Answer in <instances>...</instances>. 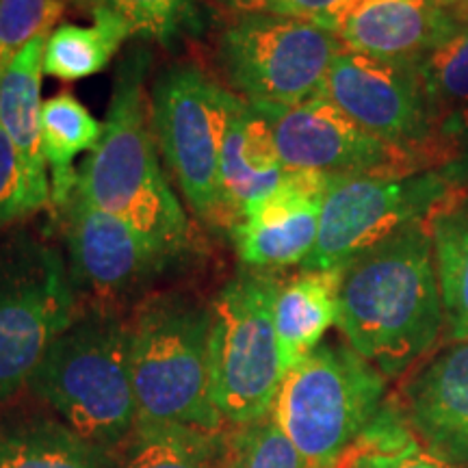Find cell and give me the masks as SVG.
Listing matches in <instances>:
<instances>
[{"label": "cell", "mask_w": 468, "mask_h": 468, "mask_svg": "<svg viewBox=\"0 0 468 468\" xmlns=\"http://www.w3.org/2000/svg\"><path fill=\"white\" fill-rule=\"evenodd\" d=\"M128 338L139 419L224 430L210 397V303L185 291L150 292L134 308Z\"/></svg>", "instance_id": "4"}, {"label": "cell", "mask_w": 468, "mask_h": 468, "mask_svg": "<svg viewBox=\"0 0 468 468\" xmlns=\"http://www.w3.org/2000/svg\"><path fill=\"white\" fill-rule=\"evenodd\" d=\"M444 310V338L468 341V193L462 191L430 219Z\"/></svg>", "instance_id": "22"}, {"label": "cell", "mask_w": 468, "mask_h": 468, "mask_svg": "<svg viewBox=\"0 0 468 468\" xmlns=\"http://www.w3.org/2000/svg\"><path fill=\"white\" fill-rule=\"evenodd\" d=\"M128 39L124 28L104 20H93V27H57L46 39L44 74L72 83L102 72Z\"/></svg>", "instance_id": "24"}, {"label": "cell", "mask_w": 468, "mask_h": 468, "mask_svg": "<svg viewBox=\"0 0 468 468\" xmlns=\"http://www.w3.org/2000/svg\"><path fill=\"white\" fill-rule=\"evenodd\" d=\"M27 388L80 436L122 449L139 420L128 324L113 306L76 310L28 378Z\"/></svg>", "instance_id": "3"}, {"label": "cell", "mask_w": 468, "mask_h": 468, "mask_svg": "<svg viewBox=\"0 0 468 468\" xmlns=\"http://www.w3.org/2000/svg\"><path fill=\"white\" fill-rule=\"evenodd\" d=\"M462 25L449 0H356L332 33L362 55L419 63Z\"/></svg>", "instance_id": "16"}, {"label": "cell", "mask_w": 468, "mask_h": 468, "mask_svg": "<svg viewBox=\"0 0 468 468\" xmlns=\"http://www.w3.org/2000/svg\"><path fill=\"white\" fill-rule=\"evenodd\" d=\"M330 174L289 172L271 196L254 204L230 230L243 267L276 271L303 265L314 250Z\"/></svg>", "instance_id": "14"}, {"label": "cell", "mask_w": 468, "mask_h": 468, "mask_svg": "<svg viewBox=\"0 0 468 468\" xmlns=\"http://www.w3.org/2000/svg\"><path fill=\"white\" fill-rule=\"evenodd\" d=\"M460 193L462 189L449 185L438 172L406 178L330 174L317 243L302 269H345L393 234L427 221Z\"/></svg>", "instance_id": "9"}, {"label": "cell", "mask_w": 468, "mask_h": 468, "mask_svg": "<svg viewBox=\"0 0 468 468\" xmlns=\"http://www.w3.org/2000/svg\"><path fill=\"white\" fill-rule=\"evenodd\" d=\"M289 169L280 161L273 126L267 111L234 93L219 159V186L224 228L271 196L284 183Z\"/></svg>", "instance_id": "17"}, {"label": "cell", "mask_w": 468, "mask_h": 468, "mask_svg": "<svg viewBox=\"0 0 468 468\" xmlns=\"http://www.w3.org/2000/svg\"><path fill=\"white\" fill-rule=\"evenodd\" d=\"M120 453V468H219L224 430L139 419Z\"/></svg>", "instance_id": "23"}, {"label": "cell", "mask_w": 468, "mask_h": 468, "mask_svg": "<svg viewBox=\"0 0 468 468\" xmlns=\"http://www.w3.org/2000/svg\"><path fill=\"white\" fill-rule=\"evenodd\" d=\"M234 93L193 63L156 76L150 90V124L161 159L185 202L207 224L224 226L219 159Z\"/></svg>", "instance_id": "8"}, {"label": "cell", "mask_w": 468, "mask_h": 468, "mask_svg": "<svg viewBox=\"0 0 468 468\" xmlns=\"http://www.w3.org/2000/svg\"><path fill=\"white\" fill-rule=\"evenodd\" d=\"M66 0H0V74L33 39L50 35Z\"/></svg>", "instance_id": "28"}, {"label": "cell", "mask_w": 468, "mask_h": 468, "mask_svg": "<svg viewBox=\"0 0 468 468\" xmlns=\"http://www.w3.org/2000/svg\"><path fill=\"white\" fill-rule=\"evenodd\" d=\"M397 401L427 452L468 466V341L447 345L417 367Z\"/></svg>", "instance_id": "15"}, {"label": "cell", "mask_w": 468, "mask_h": 468, "mask_svg": "<svg viewBox=\"0 0 468 468\" xmlns=\"http://www.w3.org/2000/svg\"><path fill=\"white\" fill-rule=\"evenodd\" d=\"M0 468H120V455L58 417L28 414L0 431Z\"/></svg>", "instance_id": "20"}, {"label": "cell", "mask_w": 468, "mask_h": 468, "mask_svg": "<svg viewBox=\"0 0 468 468\" xmlns=\"http://www.w3.org/2000/svg\"><path fill=\"white\" fill-rule=\"evenodd\" d=\"M273 126L280 161L289 172L406 178L427 172L420 152L368 134L321 96L297 107H262Z\"/></svg>", "instance_id": "11"}, {"label": "cell", "mask_w": 468, "mask_h": 468, "mask_svg": "<svg viewBox=\"0 0 468 468\" xmlns=\"http://www.w3.org/2000/svg\"><path fill=\"white\" fill-rule=\"evenodd\" d=\"M68 261L33 237L0 250V406L7 403L74 319Z\"/></svg>", "instance_id": "10"}, {"label": "cell", "mask_w": 468, "mask_h": 468, "mask_svg": "<svg viewBox=\"0 0 468 468\" xmlns=\"http://www.w3.org/2000/svg\"><path fill=\"white\" fill-rule=\"evenodd\" d=\"M213 3L239 17V16H250V14L267 11V5L271 3V0H213Z\"/></svg>", "instance_id": "33"}, {"label": "cell", "mask_w": 468, "mask_h": 468, "mask_svg": "<svg viewBox=\"0 0 468 468\" xmlns=\"http://www.w3.org/2000/svg\"><path fill=\"white\" fill-rule=\"evenodd\" d=\"M280 278L243 267L210 302V397L226 425L271 414L284 379L273 321Z\"/></svg>", "instance_id": "5"}, {"label": "cell", "mask_w": 468, "mask_h": 468, "mask_svg": "<svg viewBox=\"0 0 468 468\" xmlns=\"http://www.w3.org/2000/svg\"><path fill=\"white\" fill-rule=\"evenodd\" d=\"M57 210L76 297L87 292L93 303L115 308L176 265V259L150 245L124 219L96 207L79 186Z\"/></svg>", "instance_id": "12"}, {"label": "cell", "mask_w": 468, "mask_h": 468, "mask_svg": "<svg viewBox=\"0 0 468 468\" xmlns=\"http://www.w3.org/2000/svg\"><path fill=\"white\" fill-rule=\"evenodd\" d=\"M336 468H462L452 462L442 460L441 455L427 452L419 441L406 444L401 449L378 452V449L351 447L343 455Z\"/></svg>", "instance_id": "31"}, {"label": "cell", "mask_w": 468, "mask_h": 468, "mask_svg": "<svg viewBox=\"0 0 468 468\" xmlns=\"http://www.w3.org/2000/svg\"><path fill=\"white\" fill-rule=\"evenodd\" d=\"M356 0H271L267 5V14L297 17L332 31L345 11Z\"/></svg>", "instance_id": "32"}, {"label": "cell", "mask_w": 468, "mask_h": 468, "mask_svg": "<svg viewBox=\"0 0 468 468\" xmlns=\"http://www.w3.org/2000/svg\"><path fill=\"white\" fill-rule=\"evenodd\" d=\"M48 35L33 39L0 74V126L20 159L35 213L50 204V180L42 150V74Z\"/></svg>", "instance_id": "18"}, {"label": "cell", "mask_w": 468, "mask_h": 468, "mask_svg": "<svg viewBox=\"0 0 468 468\" xmlns=\"http://www.w3.org/2000/svg\"><path fill=\"white\" fill-rule=\"evenodd\" d=\"M224 430L219 468H310L282 427L269 417Z\"/></svg>", "instance_id": "27"}, {"label": "cell", "mask_w": 468, "mask_h": 468, "mask_svg": "<svg viewBox=\"0 0 468 468\" xmlns=\"http://www.w3.org/2000/svg\"><path fill=\"white\" fill-rule=\"evenodd\" d=\"M345 48L327 28L261 11L239 16L215 48L228 90L259 107H297L324 93L335 57Z\"/></svg>", "instance_id": "7"}, {"label": "cell", "mask_w": 468, "mask_h": 468, "mask_svg": "<svg viewBox=\"0 0 468 468\" xmlns=\"http://www.w3.org/2000/svg\"><path fill=\"white\" fill-rule=\"evenodd\" d=\"M386 401V376L349 345H319L286 371L273 419L310 468H336Z\"/></svg>", "instance_id": "6"}, {"label": "cell", "mask_w": 468, "mask_h": 468, "mask_svg": "<svg viewBox=\"0 0 468 468\" xmlns=\"http://www.w3.org/2000/svg\"><path fill=\"white\" fill-rule=\"evenodd\" d=\"M430 172H438L455 189L468 191V104L438 122L427 142Z\"/></svg>", "instance_id": "29"}, {"label": "cell", "mask_w": 468, "mask_h": 468, "mask_svg": "<svg viewBox=\"0 0 468 468\" xmlns=\"http://www.w3.org/2000/svg\"><path fill=\"white\" fill-rule=\"evenodd\" d=\"M33 213L17 152L0 126V232Z\"/></svg>", "instance_id": "30"}, {"label": "cell", "mask_w": 468, "mask_h": 468, "mask_svg": "<svg viewBox=\"0 0 468 468\" xmlns=\"http://www.w3.org/2000/svg\"><path fill=\"white\" fill-rule=\"evenodd\" d=\"M150 63L145 46H134L120 58L102 139L80 165L76 186L163 254L180 261L189 250L191 226L163 172L152 133L145 87Z\"/></svg>", "instance_id": "2"}, {"label": "cell", "mask_w": 468, "mask_h": 468, "mask_svg": "<svg viewBox=\"0 0 468 468\" xmlns=\"http://www.w3.org/2000/svg\"><path fill=\"white\" fill-rule=\"evenodd\" d=\"M324 96L362 131L397 148L420 152L436 128L419 63L386 61L343 48L327 72Z\"/></svg>", "instance_id": "13"}, {"label": "cell", "mask_w": 468, "mask_h": 468, "mask_svg": "<svg viewBox=\"0 0 468 468\" xmlns=\"http://www.w3.org/2000/svg\"><path fill=\"white\" fill-rule=\"evenodd\" d=\"M104 124L74 93L63 91L42 104V150L50 172V202L61 208L79 183L74 159L101 144Z\"/></svg>", "instance_id": "21"}, {"label": "cell", "mask_w": 468, "mask_h": 468, "mask_svg": "<svg viewBox=\"0 0 468 468\" xmlns=\"http://www.w3.org/2000/svg\"><path fill=\"white\" fill-rule=\"evenodd\" d=\"M93 20L113 22L128 37L172 44L197 25V0H76Z\"/></svg>", "instance_id": "25"}, {"label": "cell", "mask_w": 468, "mask_h": 468, "mask_svg": "<svg viewBox=\"0 0 468 468\" xmlns=\"http://www.w3.org/2000/svg\"><path fill=\"white\" fill-rule=\"evenodd\" d=\"M343 269L302 271L280 284L273 321L284 373L306 360L338 319V286Z\"/></svg>", "instance_id": "19"}, {"label": "cell", "mask_w": 468, "mask_h": 468, "mask_svg": "<svg viewBox=\"0 0 468 468\" xmlns=\"http://www.w3.org/2000/svg\"><path fill=\"white\" fill-rule=\"evenodd\" d=\"M336 325L349 347L386 378H399L427 358L444 336L427 221L393 234L343 269Z\"/></svg>", "instance_id": "1"}, {"label": "cell", "mask_w": 468, "mask_h": 468, "mask_svg": "<svg viewBox=\"0 0 468 468\" xmlns=\"http://www.w3.org/2000/svg\"><path fill=\"white\" fill-rule=\"evenodd\" d=\"M427 102L436 124L468 104V22L419 61Z\"/></svg>", "instance_id": "26"}]
</instances>
